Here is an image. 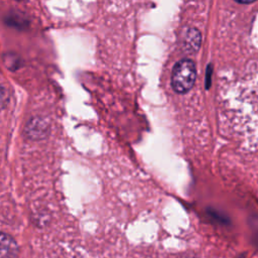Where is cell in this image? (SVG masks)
Here are the masks:
<instances>
[{
  "instance_id": "cell-1",
  "label": "cell",
  "mask_w": 258,
  "mask_h": 258,
  "mask_svg": "<svg viewBox=\"0 0 258 258\" xmlns=\"http://www.w3.org/2000/svg\"><path fill=\"white\" fill-rule=\"evenodd\" d=\"M197 70L192 60L183 58L175 63L171 74V87L174 92L183 94L188 92L196 81Z\"/></svg>"
},
{
  "instance_id": "cell-2",
  "label": "cell",
  "mask_w": 258,
  "mask_h": 258,
  "mask_svg": "<svg viewBox=\"0 0 258 258\" xmlns=\"http://www.w3.org/2000/svg\"><path fill=\"white\" fill-rule=\"evenodd\" d=\"M19 247L9 234L2 233L0 238V258H17Z\"/></svg>"
},
{
  "instance_id": "cell-3",
  "label": "cell",
  "mask_w": 258,
  "mask_h": 258,
  "mask_svg": "<svg viewBox=\"0 0 258 258\" xmlns=\"http://www.w3.org/2000/svg\"><path fill=\"white\" fill-rule=\"evenodd\" d=\"M186 39H189V41H186V44L189 45L190 49H198L201 43V34L197 29H189L186 33Z\"/></svg>"
},
{
  "instance_id": "cell-4",
  "label": "cell",
  "mask_w": 258,
  "mask_h": 258,
  "mask_svg": "<svg viewBox=\"0 0 258 258\" xmlns=\"http://www.w3.org/2000/svg\"><path fill=\"white\" fill-rule=\"evenodd\" d=\"M236 1H238L240 3H251V2H253L255 0H236Z\"/></svg>"
},
{
  "instance_id": "cell-5",
  "label": "cell",
  "mask_w": 258,
  "mask_h": 258,
  "mask_svg": "<svg viewBox=\"0 0 258 258\" xmlns=\"http://www.w3.org/2000/svg\"><path fill=\"white\" fill-rule=\"evenodd\" d=\"M190 258H191V257H190Z\"/></svg>"
}]
</instances>
